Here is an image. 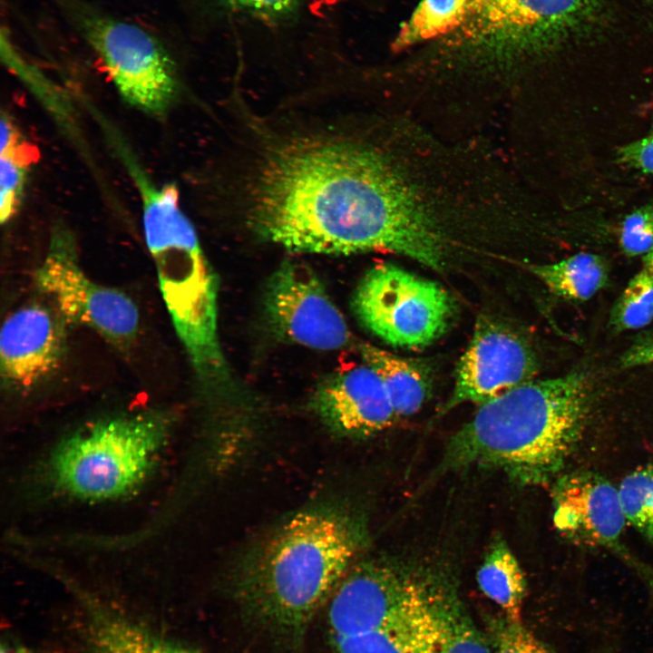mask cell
<instances>
[{
  "instance_id": "ffe728a7",
  "label": "cell",
  "mask_w": 653,
  "mask_h": 653,
  "mask_svg": "<svg viewBox=\"0 0 653 653\" xmlns=\"http://www.w3.org/2000/svg\"><path fill=\"white\" fill-rule=\"evenodd\" d=\"M0 219L8 222L21 204L29 168L36 150L23 137L7 114L1 116Z\"/></svg>"
},
{
  "instance_id": "8992f818",
  "label": "cell",
  "mask_w": 653,
  "mask_h": 653,
  "mask_svg": "<svg viewBox=\"0 0 653 653\" xmlns=\"http://www.w3.org/2000/svg\"><path fill=\"white\" fill-rule=\"evenodd\" d=\"M597 0H472L462 25L438 41L437 58L479 71L521 64L585 27Z\"/></svg>"
},
{
  "instance_id": "484cf974",
  "label": "cell",
  "mask_w": 653,
  "mask_h": 653,
  "mask_svg": "<svg viewBox=\"0 0 653 653\" xmlns=\"http://www.w3.org/2000/svg\"><path fill=\"white\" fill-rule=\"evenodd\" d=\"M619 243L629 257L645 255L653 247V199L626 216Z\"/></svg>"
},
{
  "instance_id": "5bb4252c",
  "label": "cell",
  "mask_w": 653,
  "mask_h": 653,
  "mask_svg": "<svg viewBox=\"0 0 653 653\" xmlns=\"http://www.w3.org/2000/svg\"><path fill=\"white\" fill-rule=\"evenodd\" d=\"M312 404L324 424L340 437H369L397 418L381 378L365 363L326 378Z\"/></svg>"
},
{
  "instance_id": "d6986e66",
  "label": "cell",
  "mask_w": 653,
  "mask_h": 653,
  "mask_svg": "<svg viewBox=\"0 0 653 653\" xmlns=\"http://www.w3.org/2000/svg\"><path fill=\"white\" fill-rule=\"evenodd\" d=\"M434 610L439 631V653H493L447 574L435 590Z\"/></svg>"
},
{
  "instance_id": "52a82bcc",
  "label": "cell",
  "mask_w": 653,
  "mask_h": 653,
  "mask_svg": "<svg viewBox=\"0 0 653 653\" xmlns=\"http://www.w3.org/2000/svg\"><path fill=\"white\" fill-rule=\"evenodd\" d=\"M360 323L385 343L406 348L428 346L445 333L455 305L437 283L391 263L370 268L352 299Z\"/></svg>"
},
{
  "instance_id": "f546056e",
  "label": "cell",
  "mask_w": 653,
  "mask_h": 653,
  "mask_svg": "<svg viewBox=\"0 0 653 653\" xmlns=\"http://www.w3.org/2000/svg\"><path fill=\"white\" fill-rule=\"evenodd\" d=\"M644 268L653 275V247L643 256Z\"/></svg>"
},
{
  "instance_id": "277c9868",
  "label": "cell",
  "mask_w": 653,
  "mask_h": 653,
  "mask_svg": "<svg viewBox=\"0 0 653 653\" xmlns=\"http://www.w3.org/2000/svg\"><path fill=\"white\" fill-rule=\"evenodd\" d=\"M132 178L142 200L145 241L176 334L203 384L226 388L230 375L218 333L214 270L193 225L180 208L176 187H157L141 171Z\"/></svg>"
},
{
  "instance_id": "603a6c76",
  "label": "cell",
  "mask_w": 653,
  "mask_h": 653,
  "mask_svg": "<svg viewBox=\"0 0 653 653\" xmlns=\"http://www.w3.org/2000/svg\"><path fill=\"white\" fill-rule=\"evenodd\" d=\"M618 491L627 521L653 545V460L628 474Z\"/></svg>"
},
{
  "instance_id": "7402d4cb",
  "label": "cell",
  "mask_w": 653,
  "mask_h": 653,
  "mask_svg": "<svg viewBox=\"0 0 653 653\" xmlns=\"http://www.w3.org/2000/svg\"><path fill=\"white\" fill-rule=\"evenodd\" d=\"M92 645L93 653H194L118 620L99 623L93 632Z\"/></svg>"
},
{
  "instance_id": "ba28073f",
  "label": "cell",
  "mask_w": 653,
  "mask_h": 653,
  "mask_svg": "<svg viewBox=\"0 0 653 653\" xmlns=\"http://www.w3.org/2000/svg\"><path fill=\"white\" fill-rule=\"evenodd\" d=\"M36 283L65 323L89 327L120 346L135 339L140 325L136 304L124 292L85 274L68 232L53 233Z\"/></svg>"
},
{
  "instance_id": "5b68a950",
  "label": "cell",
  "mask_w": 653,
  "mask_h": 653,
  "mask_svg": "<svg viewBox=\"0 0 653 653\" xmlns=\"http://www.w3.org/2000/svg\"><path fill=\"white\" fill-rule=\"evenodd\" d=\"M169 432L170 420L160 412L100 419L55 446L44 467L45 480L56 492L80 501L129 495L151 476Z\"/></svg>"
},
{
  "instance_id": "6da1fadb",
  "label": "cell",
  "mask_w": 653,
  "mask_h": 653,
  "mask_svg": "<svg viewBox=\"0 0 653 653\" xmlns=\"http://www.w3.org/2000/svg\"><path fill=\"white\" fill-rule=\"evenodd\" d=\"M244 116L225 202L257 235L300 253L389 250L393 122L339 105Z\"/></svg>"
},
{
  "instance_id": "e0dca14e",
  "label": "cell",
  "mask_w": 653,
  "mask_h": 653,
  "mask_svg": "<svg viewBox=\"0 0 653 653\" xmlns=\"http://www.w3.org/2000/svg\"><path fill=\"white\" fill-rule=\"evenodd\" d=\"M482 593L495 602L512 620H521L526 595L522 570L506 542L498 538L490 546L477 572Z\"/></svg>"
},
{
  "instance_id": "30bf717a",
  "label": "cell",
  "mask_w": 653,
  "mask_h": 653,
  "mask_svg": "<svg viewBox=\"0 0 653 653\" xmlns=\"http://www.w3.org/2000/svg\"><path fill=\"white\" fill-rule=\"evenodd\" d=\"M264 307L273 331L293 343L330 351L350 340L344 316L304 263L289 260L276 269L267 284Z\"/></svg>"
},
{
  "instance_id": "7c38bea8",
  "label": "cell",
  "mask_w": 653,
  "mask_h": 653,
  "mask_svg": "<svg viewBox=\"0 0 653 653\" xmlns=\"http://www.w3.org/2000/svg\"><path fill=\"white\" fill-rule=\"evenodd\" d=\"M538 363L529 344L510 328L481 318L455 370L442 413L463 404H483L533 380Z\"/></svg>"
},
{
  "instance_id": "4fadbf2b",
  "label": "cell",
  "mask_w": 653,
  "mask_h": 653,
  "mask_svg": "<svg viewBox=\"0 0 653 653\" xmlns=\"http://www.w3.org/2000/svg\"><path fill=\"white\" fill-rule=\"evenodd\" d=\"M63 319L38 303L24 305L4 321L0 333V372L4 385L30 390L51 375L65 349Z\"/></svg>"
},
{
  "instance_id": "4316f807",
  "label": "cell",
  "mask_w": 653,
  "mask_h": 653,
  "mask_svg": "<svg viewBox=\"0 0 653 653\" xmlns=\"http://www.w3.org/2000/svg\"><path fill=\"white\" fill-rule=\"evenodd\" d=\"M231 11L243 12L254 16L275 20L293 12L302 0H213Z\"/></svg>"
},
{
  "instance_id": "9c48e42d",
  "label": "cell",
  "mask_w": 653,
  "mask_h": 653,
  "mask_svg": "<svg viewBox=\"0 0 653 653\" xmlns=\"http://www.w3.org/2000/svg\"><path fill=\"white\" fill-rule=\"evenodd\" d=\"M87 38L122 99L152 115L173 103L179 82L173 61L150 33L112 18L87 22Z\"/></svg>"
},
{
  "instance_id": "4dcf8cb0",
  "label": "cell",
  "mask_w": 653,
  "mask_h": 653,
  "mask_svg": "<svg viewBox=\"0 0 653 653\" xmlns=\"http://www.w3.org/2000/svg\"><path fill=\"white\" fill-rule=\"evenodd\" d=\"M1 653H29V651L23 647L3 644L1 646Z\"/></svg>"
},
{
  "instance_id": "2e32d148",
  "label": "cell",
  "mask_w": 653,
  "mask_h": 653,
  "mask_svg": "<svg viewBox=\"0 0 653 653\" xmlns=\"http://www.w3.org/2000/svg\"><path fill=\"white\" fill-rule=\"evenodd\" d=\"M360 350L364 363L381 378L396 417L418 412L432 388L429 366L420 360L401 357L372 345H363Z\"/></svg>"
},
{
  "instance_id": "7a4b0ae2",
  "label": "cell",
  "mask_w": 653,
  "mask_h": 653,
  "mask_svg": "<svg viewBox=\"0 0 653 653\" xmlns=\"http://www.w3.org/2000/svg\"><path fill=\"white\" fill-rule=\"evenodd\" d=\"M368 540L363 515L326 501L304 508L252 546L235 571V590L274 635L297 645Z\"/></svg>"
},
{
  "instance_id": "f1b7e54d",
  "label": "cell",
  "mask_w": 653,
  "mask_h": 653,
  "mask_svg": "<svg viewBox=\"0 0 653 653\" xmlns=\"http://www.w3.org/2000/svg\"><path fill=\"white\" fill-rule=\"evenodd\" d=\"M623 368L653 365V330L638 335L620 358Z\"/></svg>"
},
{
  "instance_id": "3957f363",
  "label": "cell",
  "mask_w": 653,
  "mask_h": 653,
  "mask_svg": "<svg viewBox=\"0 0 653 653\" xmlns=\"http://www.w3.org/2000/svg\"><path fill=\"white\" fill-rule=\"evenodd\" d=\"M593 404L584 371L531 380L481 404L450 438L443 463L501 470L523 486L551 482L577 449Z\"/></svg>"
},
{
  "instance_id": "44dd1931",
  "label": "cell",
  "mask_w": 653,
  "mask_h": 653,
  "mask_svg": "<svg viewBox=\"0 0 653 653\" xmlns=\"http://www.w3.org/2000/svg\"><path fill=\"white\" fill-rule=\"evenodd\" d=\"M472 0H421L396 34L392 47L403 51L417 44L443 39L463 23Z\"/></svg>"
},
{
  "instance_id": "83f0119b",
  "label": "cell",
  "mask_w": 653,
  "mask_h": 653,
  "mask_svg": "<svg viewBox=\"0 0 653 653\" xmlns=\"http://www.w3.org/2000/svg\"><path fill=\"white\" fill-rule=\"evenodd\" d=\"M617 160L624 167L653 175V132L619 147Z\"/></svg>"
},
{
  "instance_id": "8fae6325",
  "label": "cell",
  "mask_w": 653,
  "mask_h": 653,
  "mask_svg": "<svg viewBox=\"0 0 653 653\" xmlns=\"http://www.w3.org/2000/svg\"><path fill=\"white\" fill-rule=\"evenodd\" d=\"M553 521L574 543L602 548L653 581V569L636 558L622 541L625 523L619 491L590 471L560 474L552 488Z\"/></svg>"
},
{
  "instance_id": "d4e9b609",
  "label": "cell",
  "mask_w": 653,
  "mask_h": 653,
  "mask_svg": "<svg viewBox=\"0 0 653 653\" xmlns=\"http://www.w3.org/2000/svg\"><path fill=\"white\" fill-rule=\"evenodd\" d=\"M491 635L493 653H556L525 628L521 620L507 617L493 620Z\"/></svg>"
},
{
  "instance_id": "cb8c5ba5",
  "label": "cell",
  "mask_w": 653,
  "mask_h": 653,
  "mask_svg": "<svg viewBox=\"0 0 653 653\" xmlns=\"http://www.w3.org/2000/svg\"><path fill=\"white\" fill-rule=\"evenodd\" d=\"M653 319V275L643 268L628 283L614 304L609 326L615 332L648 326Z\"/></svg>"
},
{
  "instance_id": "1f68e13d",
  "label": "cell",
  "mask_w": 653,
  "mask_h": 653,
  "mask_svg": "<svg viewBox=\"0 0 653 653\" xmlns=\"http://www.w3.org/2000/svg\"><path fill=\"white\" fill-rule=\"evenodd\" d=\"M600 653H614V652L611 648H607V649L601 651Z\"/></svg>"
},
{
  "instance_id": "ac0fdd59",
  "label": "cell",
  "mask_w": 653,
  "mask_h": 653,
  "mask_svg": "<svg viewBox=\"0 0 653 653\" xmlns=\"http://www.w3.org/2000/svg\"><path fill=\"white\" fill-rule=\"evenodd\" d=\"M553 294L570 300H588L605 287L609 270L599 255L578 253L551 264L529 266Z\"/></svg>"
},
{
  "instance_id": "9a60e30c",
  "label": "cell",
  "mask_w": 653,
  "mask_h": 653,
  "mask_svg": "<svg viewBox=\"0 0 653 653\" xmlns=\"http://www.w3.org/2000/svg\"><path fill=\"white\" fill-rule=\"evenodd\" d=\"M429 606L417 615L392 627L331 639L336 653H439V631L434 610Z\"/></svg>"
}]
</instances>
